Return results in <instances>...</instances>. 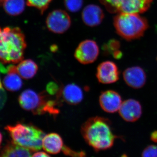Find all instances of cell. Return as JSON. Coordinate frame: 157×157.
Returning <instances> with one entry per match:
<instances>
[{"label":"cell","instance_id":"obj_1","mask_svg":"<svg viewBox=\"0 0 157 157\" xmlns=\"http://www.w3.org/2000/svg\"><path fill=\"white\" fill-rule=\"evenodd\" d=\"M81 132L86 143L97 151L112 147L117 137L113 133L110 121L101 117L87 120L82 126Z\"/></svg>","mask_w":157,"mask_h":157},{"label":"cell","instance_id":"obj_2","mask_svg":"<svg viewBox=\"0 0 157 157\" xmlns=\"http://www.w3.org/2000/svg\"><path fill=\"white\" fill-rule=\"evenodd\" d=\"M26 47L25 37L20 29L0 27V62L19 63L23 59Z\"/></svg>","mask_w":157,"mask_h":157},{"label":"cell","instance_id":"obj_3","mask_svg":"<svg viewBox=\"0 0 157 157\" xmlns=\"http://www.w3.org/2000/svg\"><path fill=\"white\" fill-rule=\"evenodd\" d=\"M5 129L10 135L12 142L30 150L37 151L41 149L44 132L31 124L17 123L13 125H7Z\"/></svg>","mask_w":157,"mask_h":157},{"label":"cell","instance_id":"obj_4","mask_svg":"<svg viewBox=\"0 0 157 157\" xmlns=\"http://www.w3.org/2000/svg\"><path fill=\"white\" fill-rule=\"evenodd\" d=\"M18 102L22 109L36 115L45 113L56 115L59 113L56 101L49 99L45 93L39 94L33 90L23 91L19 96Z\"/></svg>","mask_w":157,"mask_h":157},{"label":"cell","instance_id":"obj_5","mask_svg":"<svg viewBox=\"0 0 157 157\" xmlns=\"http://www.w3.org/2000/svg\"><path fill=\"white\" fill-rule=\"evenodd\" d=\"M114 25L117 33L128 41L140 38L148 27L145 18L132 13L119 14L114 18Z\"/></svg>","mask_w":157,"mask_h":157},{"label":"cell","instance_id":"obj_6","mask_svg":"<svg viewBox=\"0 0 157 157\" xmlns=\"http://www.w3.org/2000/svg\"><path fill=\"white\" fill-rule=\"evenodd\" d=\"M46 25L48 29L54 33L61 34L66 32L71 25L70 16L62 10L52 11L47 16Z\"/></svg>","mask_w":157,"mask_h":157},{"label":"cell","instance_id":"obj_7","mask_svg":"<svg viewBox=\"0 0 157 157\" xmlns=\"http://www.w3.org/2000/svg\"><path fill=\"white\" fill-rule=\"evenodd\" d=\"M99 54L97 43L92 40H86L81 42L76 48L74 56L79 63L89 64L95 61Z\"/></svg>","mask_w":157,"mask_h":157},{"label":"cell","instance_id":"obj_8","mask_svg":"<svg viewBox=\"0 0 157 157\" xmlns=\"http://www.w3.org/2000/svg\"><path fill=\"white\" fill-rule=\"evenodd\" d=\"M120 72L114 62L107 61L101 63L97 68L96 76L98 81L103 84L114 83L119 79Z\"/></svg>","mask_w":157,"mask_h":157},{"label":"cell","instance_id":"obj_9","mask_svg":"<svg viewBox=\"0 0 157 157\" xmlns=\"http://www.w3.org/2000/svg\"><path fill=\"white\" fill-rule=\"evenodd\" d=\"M119 112L124 120L134 122L138 120L142 115V107L139 101L134 99H128L122 102Z\"/></svg>","mask_w":157,"mask_h":157},{"label":"cell","instance_id":"obj_10","mask_svg":"<svg viewBox=\"0 0 157 157\" xmlns=\"http://www.w3.org/2000/svg\"><path fill=\"white\" fill-rule=\"evenodd\" d=\"M123 78L129 86L136 89L143 87L146 83V73L138 66L127 68L124 72Z\"/></svg>","mask_w":157,"mask_h":157},{"label":"cell","instance_id":"obj_11","mask_svg":"<svg viewBox=\"0 0 157 157\" xmlns=\"http://www.w3.org/2000/svg\"><path fill=\"white\" fill-rule=\"evenodd\" d=\"M99 103L104 111L113 113L119 110L122 101L118 93L112 90H108L101 93L99 98Z\"/></svg>","mask_w":157,"mask_h":157},{"label":"cell","instance_id":"obj_12","mask_svg":"<svg viewBox=\"0 0 157 157\" xmlns=\"http://www.w3.org/2000/svg\"><path fill=\"white\" fill-rule=\"evenodd\" d=\"M58 93L59 96L70 105L79 104L83 98V92L81 88L74 83L67 85Z\"/></svg>","mask_w":157,"mask_h":157},{"label":"cell","instance_id":"obj_13","mask_svg":"<svg viewBox=\"0 0 157 157\" xmlns=\"http://www.w3.org/2000/svg\"><path fill=\"white\" fill-rule=\"evenodd\" d=\"M83 22L89 26H96L100 25L104 17V14L99 6L89 5L83 9L82 13Z\"/></svg>","mask_w":157,"mask_h":157},{"label":"cell","instance_id":"obj_14","mask_svg":"<svg viewBox=\"0 0 157 157\" xmlns=\"http://www.w3.org/2000/svg\"><path fill=\"white\" fill-rule=\"evenodd\" d=\"M153 0H122L120 13L139 14L143 13L150 6Z\"/></svg>","mask_w":157,"mask_h":157},{"label":"cell","instance_id":"obj_15","mask_svg":"<svg viewBox=\"0 0 157 157\" xmlns=\"http://www.w3.org/2000/svg\"><path fill=\"white\" fill-rule=\"evenodd\" d=\"M7 68L8 73L3 80L4 87L9 91L19 90L22 87L23 82L21 77L17 73L16 66L11 64Z\"/></svg>","mask_w":157,"mask_h":157},{"label":"cell","instance_id":"obj_16","mask_svg":"<svg viewBox=\"0 0 157 157\" xmlns=\"http://www.w3.org/2000/svg\"><path fill=\"white\" fill-rule=\"evenodd\" d=\"M42 147L49 154H57L63 147V142L59 134L51 133L45 135L42 142Z\"/></svg>","mask_w":157,"mask_h":157},{"label":"cell","instance_id":"obj_17","mask_svg":"<svg viewBox=\"0 0 157 157\" xmlns=\"http://www.w3.org/2000/svg\"><path fill=\"white\" fill-rule=\"evenodd\" d=\"M17 73L21 78L25 79L33 78L38 70L37 64L32 59L24 60L19 62L17 67Z\"/></svg>","mask_w":157,"mask_h":157},{"label":"cell","instance_id":"obj_18","mask_svg":"<svg viewBox=\"0 0 157 157\" xmlns=\"http://www.w3.org/2000/svg\"><path fill=\"white\" fill-rule=\"evenodd\" d=\"M4 10L7 14L12 16L19 15L24 11L25 0H3Z\"/></svg>","mask_w":157,"mask_h":157},{"label":"cell","instance_id":"obj_19","mask_svg":"<svg viewBox=\"0 0 157 157\" xmlns=\"http://www.w3.org/2000/svg\"><path fill=\"white\" fill-rule=\"evenodd\" d=\"M100 2L106 7L107 11L111 13L119 11L122 0H100Z\"/></svg>","mask_w":157,"mask_h":157},{"label":"cell","instance_id":"obj_20","mask_svg":"<svg viewBox=\"0 0 157 157\" xmlns=\"http://www.w3.org/2000/svg\"><path fill=\"white\" fill-rule=\"evenodd\" d=\"M28 6L35 7L43 13L52 0H26Z\"/></svg>","mask_w":157,"mask_h":157},{"label":"cell","instance_id":"obj_21","mask_svg":"<svg viewBox=\"0 0 157 157\" xmlns=\"http://www.w3.org/2000/svg\"><path fill=\"white\" fill-rule=\"evenodd\" d=\"M83 0H65V5L69 11L77 12L82 7Z\"/></svg>","mask_w":157,"mask_h":157},{"label":"cell","instance_id":"obj_22","mask_svg":"<svg viewBox=\"0 0 157 157\" xmlns=\"http://www.w3.org/2000/svg\"><path fill=\"white\" fill-rule=\"evenodd\" d=\"M120 48V44L119 42L117 40H111L107 44L104 45L103 50L104 52L108 54H113L114 52L119 50Z\"/></svg>","mask_w":157,"mask_h":157},{"label":"cell","instance_id":"obj_23","mask_svg":"<svg viewBox=\"0 0 157 157\" xmlns=\"http://www.w3.org/2000/svg\"><path fill=\"white\" fill-rule=\"evenodd\" d=\"M142 157H157V146L151 145L144 150Z\"/></svg>","mask_w":157,"mask_h":157},{"label":"cell","instance_id":"obj_24","mask_svg":"<svg viewBox=\"0 0 157 157\" xmlns=\"http://www.w3.org/2000/svg\"><path fill=\"white\" fill-rule=\"evenodd\" d=\"M7 99V94L6 91L3 88H0V110L2 109L5 106Z\"/></svg>","mask_w":157,"mask_h":157},{"label":"cell","instance_id":"obj_25","mask_svg":"<svg viewBox=\"0 0 157 157\" xmlns=\"http://www.w3.org/2000/svg\"><path fill=\"white\" fill-rule=\"evenodd\" d=\"M47 90L50 94H55L59 91L58 86L56 83L51 82V83H49L47 86Z\"/></svg>","mask_w":157,"mask_h":157},{"label":"cell","instance_id":"obj_26","mask_svg":"<svg viewBox=\"0 0 157 157\" xmlns=\"http://www.w3.org/2000/svg\"><path fill=\"white\" fill-rule=\"evenodd\" d=\"M32 157H51L46 153L44 152H37L32 155Z\"/></svg>","mask_w":157,"mask_h":157},{"label":"cell","instance_id":"obj_27","mask_svg":"<svg viewBox=\"0 0 157 157\" xmlns=\"http://www.w3.org/2000/svg\"><path fill=\"white\" fill-rule=\"evenodd\" d=\"M116 59H120L122 57V52L120 50H119L116 52L112 55Z\"/></svg>","mask_w":157,"mask_h":157},{"label":"cell","instance_id":"obj_28","mask_svg":"<svg viewBox=\"0 0 157 157\" xmlns=\"http://www.w3.org/2000/svg\"><path fill=\"white\" fill-rule=\"evenodd\" d=\"M4 64L0 62V73H2V74H5L8 73V69L7 68L5 67H4Z\"/></svg>","mask_w":157,"mask_h":157},{"label":"cell","instance_id":"obj_29","mask_svg":"<svg viewBox=\"0 0 157 157\" xmlns=\"http://www.w3.org/2000/svg\"><path fill=\"white\" fill-rule=\"evenodd\" d=\"M151 139L155 142H157V131H154L151 135Z\"/></svg>","mask_w":157,"mask_h":157},{"label":"cell","instance_id":"obj_30","mask_svg":"<svg viewBox=\"0 0 157 157\" xmlns=\"http://www.w3.org/2000/svg\"><path fill=\"white\" fill-rule=\"evenodd\" d=\"M2 133L0 132V148H1V145H2Z\"/></svg>","mask_w":157,"mask_h":157},{"label":"cell","instance_id":"obj_31","mask_svg":"<svg viewBox=\"0 0 157 157\" xmlns=\"http://www.w3.org/2000/svg\"><path fill=\"white\" fill-rule=\"evenodd\" d=\"M3 88V86L1 79H0V88Z\"/></svg>","mask_w":157,"mask_h":157},{"label":"cell","instance_id":"obj_32","mask_svg":"<svg viewBox=\"0 0 157 157\" xmlns=\"http://www.w3.org/2000/svg\"><path fill=\"white\" fill-rule=\"evenodd\" d=\"M0 157H8L5 156H3V155H0Z\"/></svg>","mask_w":157,"mask_h":157},{"label":"cell","instance_id":"obj_33","mask_svg":"<svg viewBox=\"0 0 157 157\" xmlns=\"http://www.w3.org/2000/svg\"><path fill=\"white\" fill-rule=\"evenodd\" d=\"M3 1V0H0V1H1V2H2Z\"/></svg>","mask_w":157,"mask_h":157}]
</instances>
